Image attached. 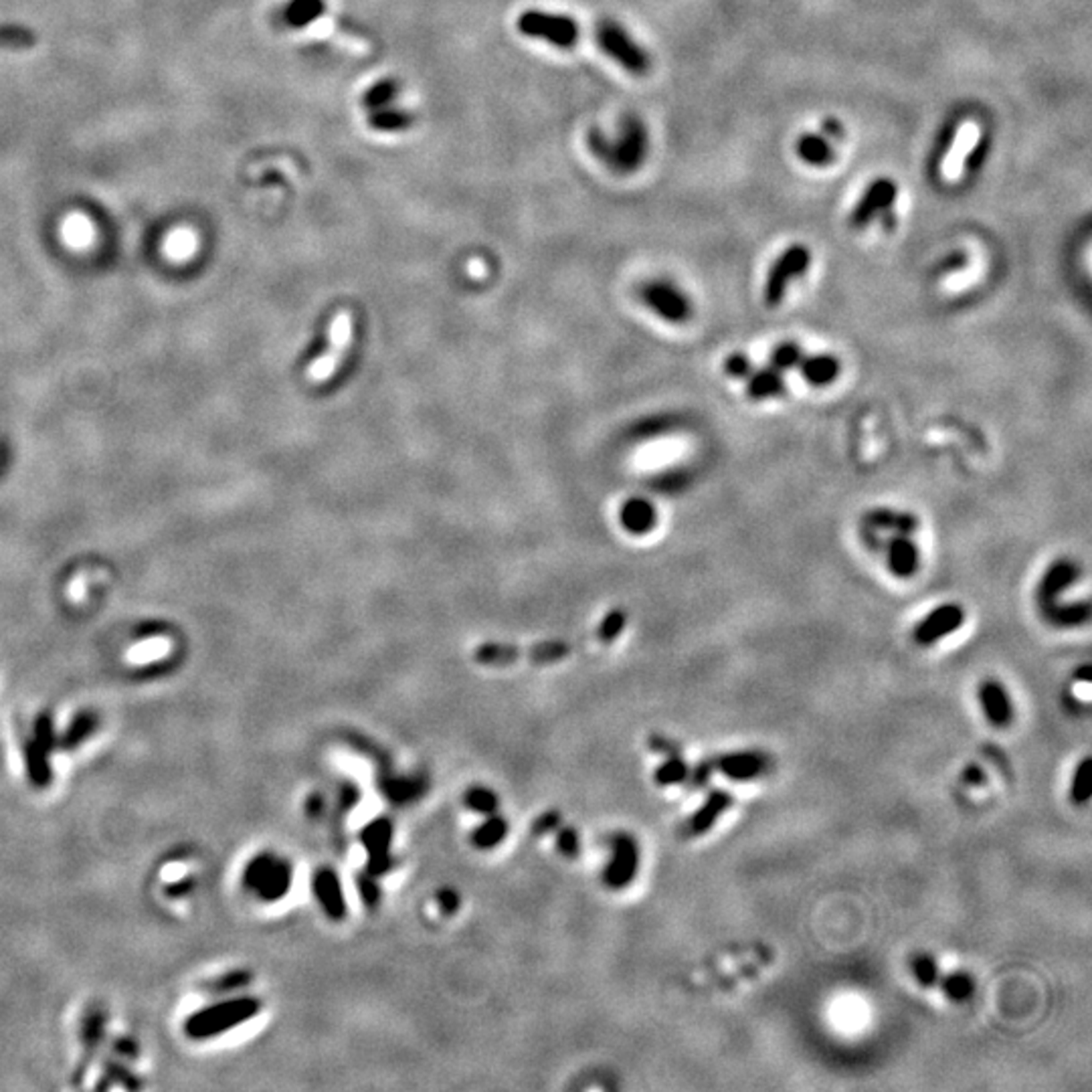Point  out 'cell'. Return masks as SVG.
<instances>
[{
  "label": "cell",
  "instance_id": "cell-24",
  "mask_svg": "<svg viewBox=\"0 0 1092 1092\" xmlns=\"http://www.w3.org/2000/svg\"><path fill=\"white\" fill-rule=\"evenodd\" d=\"M326 0H290L283 9V22L290 29H306L324 17Z\"/></svg>",
  "mask_w": 1092,
  "mask_h": 1092
},
{
  "label": "cell",
  "instance_id": "cell-42",
  "mask_svg": "<svg viewBox=\"0 0 1092 1092\" xmlns=\"http://www.w3.org/2000/svg\"><path fill=\"white\" fill-rule=\"evenodd\" d=\"M860 537L864 540V545L868 546L870 551H874V553H883L884 551L886 540H883V537H880V530L860 524Z\"/></svg>",
  "mask_w": 1092,
  "mask_h": 1092
},
{
  "label": "cell",
  "instance_id": "cell-13",
  "mask_svg": "<svg viewBox=\"0 0 1092 1092\" xmlns=\"http://www.w3.org/2000/svg\"><path fill=\"white\" fill-rule=\"evenodd\" d=\"M1080 577V567L1071 559L1054 561L1048 569L1044 571L1040 583L1036 587V601L1040 612L1046 607L1058 603L1060 595L1068 587H1072Z\"/></svg>",
  "mask_w": 1092,
  "mask_h": 1092
},
{
  "label": "cell",
  "instance_id": "cell-27",
  "mask_svg": "<svg viewBox=\"0 0 1092 1092\" xmlns=\"http://www.w3.org/2000/svg\"><path fill=\"white\" fill-rule=\"evenodd\" d=\"M368 126L376 132H403L413 126V116L397 105L368 111Z\"/></svg>",
  "mask_w": 1092,
  "mask_h": 1092
},
{
  "label": "cell",
  "instance_id": "cell-32",
  "mask_svg": "<svg viewBox=\"0 0 1092 1092\" xmlns=\"http://www.w3.org/2000/svg\"><path fill=\"white\" fill-rule=\"evenodd\" d=\"M623 522L631 532H647L655 524V510L647 502L634 500L623 510Z\"/></svg>",
  "mask_w": 1092,
  "mask_h": 1092
},
{
  "label": "cell",
  "instance_id": "cell-6",
  "mask_svg": "<svg viewBox=\"0 0 1092 1092\" xmlns=\"http://www.w3.org/2000/svg\"><path fill=\"white\" fill-rule=\"evenodd\" d=\"M291 868L288 862L274 856H259L250 864L245 872V886L259 896L261 900L274 902L290 891Z\"/></svg>",
  "mask_w": 1092,
  "mask_h": 1092
},
{
  "label": "cell",
  "instance_id": "cell-15",
  "mask_svg": "<svg viewBox=\"0 0 1092 1092\" xmlns=\"http://www.w3.org/2000/svg\"><path fill=\"white\" fill-rule=\"evenodd\" d=\"M979 704L993 728H1006L1014 718V706L1007 696V690L999 680L981 682L977 692Z\"/></svg>",
  "mask_w": 1092,
  "mask_h": 1092
},
{
  "label": "cell",
  "instance_id": "cell-43",
  "mask_svg": "<svg viewBox=\"0 0 1092 1092\" xmlns=\"http://www.w3.org/2000/svg\"><path fill=\"white\" fill-rule=\"evenodd\" d=\"M988 152H989V140L983 135V140H979V144L973 148V152H971V156H969L967 167H969L971 172H975L977 168L983 167L985 158H988Z\"/></svg>",
  "mask_w": 1092,
  "mask_h": 1092
},
{
  "label": "cell",
  "instance_id": "cell-11",
  "mask_svg": "<svg viewBox=\"0 0 1092 1092\" xmlns=\"http://www.w3.org/2000/svg\"><path fill=\"white\" fill-rule=\"evenodd\" d=\"M642 296L644 302L664 320L680 324L692 316L690 298L669 282H650L644 288Z\"/></svg>",
  "mask_w": 1092,
  "mask_h": 1092
},
{
  "label": "cell",
  "instance_id": "cell-30",
  "mask_svg": "<svg viewBox=\"0 0 1092 1092\" xmlns=\"http://www.w3.org/2000/svg\"><path fill=\"white\" fill-rule=\"evenodd\" d=\"M690 773L692 771L686 765V760L677 755H669V759L655 769L653 781L658 783L660 787H674L680 785V783H686L690 779Z\"/></svg>",
  "mask_w": 1092,
  "mask_h": 1092
},
{
  "label": "cell",
  "instance_id": "cell-35",
  "mask_svg": "<svg viewBox=\"0 0 1092 1092\" xmlns=\"http://www.w3.org/2000/svg\"><path fill=\"white\" fill-rule=\"evenodd\" d=\"M1090 759H1082L1080 765L1074 769L1072 783H1071V801L1074 805H1084L1090 800Z\"/></svg>",
  "mask_w": 1092,
  "mask_h": 1092
},
{
  "label": "cell",
  "instance_id": "cell-17",
  "mask_svg": "<svg viewBox=\"0 0 1092 1092\" xmlns=\"http://www.w3.org/2000/svg\"><path fill=\"white\" fill-rule=\"evenodd\" d=\"M862 524L870 526V529H876L880 532L888 530L894 534H908V537L921 529V521H918V516L913 514V512L886 508V506H876V508L866 510L862 514Z\"/></svg>",
  "mask_w": 1092,
  "mask_h": 1092
},
{
  "label": "cell",
  "instance_id": "cell-21",
  "mask_svg": "<svg viewBox=\"0 0 1092 1092\" xmlns=\"http://www.w3.org/2000/svg\"><path fill=\"white\" fill-rule=\"evenodd\" d=\"M797 368L801 371V376L808 385L830 387L842 373V363L833 354H813V357H803Z\"/></svg>",
  "mask_w": 1092,
  "mask_h": 1092
},
{
  "label": "cell",
  "instance_id": "cell-23",
  "mask_svg": "<svg viewBox=\"0 0 1092 1092\" xmlns=\"http://www.w3.org/2000/svg\"><path fill=\"white\" fill-rule=\"evenodd\" d=\"M787 390V382L777 368L767 366L760 371H752L747 376V395L752 401H767V398L781 397Z\"/></svg>",
  "mask_w": 1092,
  "mask_h": 1092
},
{
  "label": "cell",
  "instance_id": "cell-38",
  "mask_svg": "<svg viewBox=\"0 0 1092 1092\" xmlns=\"http://www.w3.org/2000/svg\"><path fill=\"white\" fill-rule=\"evenodd\" d=\"M725 373L728 376H733V379H747V376L752 373L751 358L743 352H733L725 360Z\"/></svg>",
  "mask_w": 1092,
  "mask_h": 1092
},
{
  "label": "cell",
  "instance_id": "cell-49",
  "mask_svg": "<svg viewBox=\"0 0 1092 1092\" xmlns=\"http://www.w3.org/2000/svg\"><path fill=\"white\" fill-rule=\"evenodd\" d=\"M437 900H439V905H441L443 910H446V913H454V910L459 907V899H457L454 892H449V891L441 892L439 899H437Z\"/></svg>",
  "mask_w": 1092,
  "mask_h": 1092
},
{
  "label": "cell",
  "instance_id": "cell-7",
  "mask_svg": "<svg viewBox=\"0 0 1092 1092\" xmlns=\"http://www.w3.org/2000/svg\"><path fill=\"white\" fill-rule=\"evenodd\" d=\"M352 314L346 310L338 314L334 322L330 324V342L326 352L320 354V357L308 366V379L312 382H324L338 371V366H341L344 354L352 342Z\"/></svg>",
  "mask_w": 1092,
  "mask_h": 1092
},
{
  "label": "cell",
  "instance_id": "cell-20",
  "mask_svg": "<svg viewBox=\"0 0 1092 1092\" xmlns=\"http://www.w3.org/2000/svg\"><path fill=\"white\" fill-rule=\"evenodd\" d=\"M733 801H735L733 795H730L728 791H712V793L706 797V801L694 811V816L690 817V824H688L690 833L702 835L706 832H710L714 824H717L718 819L730 809Z\"/></svg>",
  "mask_w": 1092,
  "mask_h": 1092
},
{
  "label": "cell",
  "instance_id": "cell-28",
  "mask_svg": "<svg viewBox=\"0 0 1092 1092\" xmlns=\"http://www.w3.org/2000/svg\"><path fill=\"white\" fill-rule=\"evenodd\" d=\"M508 833V822L502 816H494V813H489L488 819L484 824H481L478 830H473L472 833V842L473 846L480 850H489L496 848L498 843L506 838Z\"/></svg>",
  "mask_w": 1092,
  "mask_h": 1092
},
{
  "label": "cell",
  "instance_id": "cell-45",
  "mask_svg": "<svg viewBox=\"0 0 1092 1092\" xmlns=\"http://www.w3.org/2000/svg\"><path fill=\"white\" fill-rule=\"evenodd\" d=\"M87 583H89L87 572H81L79 577H75L73 581L70 583V599H73V601L84 599V595L87 591Z\"/></svg>",
  "mask_w": 1092,
  "mask_h": 1092
},
{
  "label": "cell",
  "instance_id": "cell-22",
  "mask_svg": "<svg viewBox=\"0 0 1092 1092\" xmlns=\"http://www.w3.org/2000/svg\"><path fill=\"white\" fill-rule=\"evenodd\" d=\"M795 154L809 167H827L835 160V150L824 134L805 132L795 142Z\"/></svg>",
  "mask_w": 1092,
  "mask_h": 1092
},
{
  "label": "cell",
  "instance_id": "cell-40",
  "mask_svg": "<svg viewBox=\"0 0 1092 1092\" xmlns=\"http://www.w3.org/2000/svg\"><path fill=\"white\" fill-rule=\"evenodd\" d=\"M965 266H967V255L961 251H955L937 263L935 275H951L955 274V271L965 269Z\"/></svg>",
  "mask_w": 1092,
  "mask_h": 1092
},
{
  "label": "cell",
  "instance_id": "cell-31",
  "mask_svg": "<svg viewBox=\"0 0 1092 1092\" xmlns=\"http://www.w3.org/2000/svg\"><path fill=\"white\" fill-rule=\"evenodd\" d=\"M940 988H943V993L948 999L963 1004V1001L973 998L975 981L967 971H953L945 979H940Z\"/></svg>",
  "mask_w": 1092,
  "mask_h": 1092
},
{
  "label": "cell",
  "instance_id": "cell-25",
  "mask_svg": "<svg viewBox=\"0 0 1092 1092\" xmlns=\"http://www.w3.org/2000/svg\"><path fill=\"white\" fill-rule=\"evenodd\" d=\"M1042 615L1052 625H1056V628H1076V625H1082L1088 621L1090 607L1087 601H1080V603H1066V605H1062L1058 601V603L1042 609Z\"/></svg>",
  "mask_w": 1092,
  "mask_h": 1092
},
{
  "label": "cell",
  "instance_id": "cell-37",
  "mask_svg": "<svg viewBox=\"0 0 1092 1092\" xmlns=\"http://www.w3.org/2000/svg\"><path fill=\"white\" fill-rule=\"evenodd\" d=\"M465 805L472 811L481 813V816H489V813L498 809V797H496L494 791L486 787H473L465 793Z\"/></svg>",
  "mask_w": 1092,
  "mask_h": 1092
},
{
  "label": "cell",
  "instance_id": "cell-19",
  "mask_svg": "<svg viewBox=\"0 0 1092 1092\" xmlns=\"http://www.w3.org/2000/svg\"><path fill=\"white\" fill-rule=\"evenodd\" d=\"M390 838H393V825L387 819H376L371 825L363 830V842L365 846L368 848V854H371V860H368V870L373 874H382L389 870V846H390Z\"/></svg>",
  "mask_w": 1092,
  "mask_h": 1092
},
{
  "label": "cell",
  "instance_id": "cell-36",
  "mask_svg": "<svg viewBox=\"0 0 1092 1092\" xmlns=\"http://www.w3.org/2000/svg\"><path fill=\"white\" fill-rule=\"evenodd\" d=\"M625 623H628V613H625L623 609H615V612L609 613L605 620L601 621L597 631H595V639H599L601 644L615 642L625 629Z\"/></svg>",
  "mask_w": 1092,
  "mask_h": 1092
},
{
  "label": "cell",
  "instance_id": "cell-34",
  "mask_svg": "<svg viewBox=\"0 0 1092 1092\" xmlns=\"http://www.w3.org/2000/svg\"><path fill=\"white\" fill-rule=\"evenodd\" d=\"M910 973L916 979V983L924 989L935 988L939 983V967L937 961L926 953H918L910 959Z\"/></svg>",
  "mask_w": 1092,
  "mask_h": 1092
},
{
  "label": "cell",
  "instance_id": "cell-9",
  "mask_svg": "<svg viewBox=\"0 0 1092 1092\" xmlns=\"http://www.w3.org/2000/svg\"><path fill=\"white\" fill-rule=\"evenodd\" d=\"M965 609L959 603H943L926 613L921 621L916 623L913 631V639L918 645H935L947 636H953L955 631L963 628L965 623Z\"/></svg>",
  "mask_w": 1092,
  "mask_h": 1092
},
{
  "label": "cell",
  "instance_id": "cell-39",
  "mask_svg": "<svg viewBox=\"0 0 1092 1092\" xmlns=\"http://www.w3.org/2000/svg\"><path fill=\"white\" fill-rule=\"evenodd\" d=\"M0 43L12 45V47H25V45L33 43V35L21 27H3L0 29Z\"/></svg>",
  "mask_w": 1092,
  "mask_h": 1092
},
{
  "label": "cell",
  "instance_id": "cell-10",
  "mask_svg": "<svg viewBox=\"0 0 1092 1092\" xmlns=\"http://www.w3.org/2000/svg\"><path fill=\"white\" fill-rule=\"evenodd\" d=\"M637 868L639 850L636 840L628 833L615 835L612 842V860H609L603 872V883L613 891H621V888L634 883Z\"/></svg>",
  "mask_w": 1092,
  "mask_h": 1092
},
{
  "label": "cell",
  "instance_id": "cell-2",
  "mask_svg": "<svg viewBox=\"0 0 1092 1092\" xmlns=\"http://www.w3.org/2000/svg\"><path fill=\"white\" fill-rule=\"evenodd\" d=\"M571 644L567 642H545L529 647L506 645V644H481L473 650V661L488 668H504L518 664V661H532V664H556L571 655Z\"/></svg>",
  "mask_w": 1092,
  "mask_h": 1092
},
{
  "label": "cell",
  "instance_id": "cell-4",
  "mask_svg": "<svg viewBox=\"0 0 1092 1092\" xmlns=\"http://www.w3.org/2000/svg\"><path fill=\"white\" fill-rule=\"evenodd\" d=\"M516 25L524 37L545 41L559 49H572L581 35V27L575 19L546 11H526L518 17Z\"/></svg>",
  "mask_w": 1092,
  "mask_h": 1092
},
{
  "label": "cell",
  "instance_id": "cell-18",
  "mask_svg": "<svg viewBox=\"0 0 1092 1092\" xmlns=\"http://www.w3.org/2000/svg\"><path fill=\"white\" fill-rule=\"evenodd\" d=\"M714 769L730 781H751L767 771V759L760 752H733V755L720 757L714 763Z\"/></svg>",
  "mask_w": 1092,
  "mask_h": 1092
},
{
  "label": "cell",
  "instance_id": "cell-12",
  "mask_svg": "<svg viewBox=\"0 0 1092 1092\" xmlns=\"http://www.w3.org/2000/svg\"><path fill=\"white\" fill-rule=\"evenodd\" d=\"M259 1001L251 998H239L235 1001L215 1004L202 1012V1036L223 1034L233 1026L247 1022L259 1012Z\"/></svg>",
  "mask_w": 1092,
  "mask_h": 1092
},
{
  "label": "cell",
  "instance_id": "cell-5",
  "mask_svg": "<svg viewBox=\"0 0 1092 1092\" xmlns=\"http://www.w3.org/2000/svg\"><path fill=\"white\" fill-rule=\"evenodd\" d=\"M811 266V250L803 243H793L783 251L767 274L763 285V300L767 308H777L785 300L789 285L797 277L808 274Z\"/></svg>",
  "mask_w": 1092,
  "mask_h": 1092
},
{
  "label": "cell",
  "instance_id": "cell-41",
  "mask_svg": "<svg viewBox=\"0 0 1092 1092\" xmlns=\"http://www.w3.org/2000/svg\"><path fill=\"white\" fill-rule=\"evenodd\" d=\"M556 843H559V850L564 856H577L579 854V835L577 832L569 830V827H564V830L559 832L556 835Z\"/></svg>",
  "mask_w": 1092,
  "mask_h": 1092
},
{
  "label": "cell",
  "instance_id": "cell-1",
  "mask_svg": "<svg viewBox=\"0 0 1092 1092\" xmlns=\"http://www.w3.org/2000/svg\"><path fill=\"white\" fill-rule=\"evenodd\" d=\"M587 146L605 167L613 168L620 175H634L645 162L647 150H650V135H647V127L642 119L634 114H628L621 119L615 140L603 132L591 130L587 134Z\"/></svg>",
  "mask_w": 1092,
  "mask_h": 1092
},
{
  "label": "cell",
  "instance_id": "cell-26",
  "mask_svg": "<svg viewBox=\"0 0 1092 1092\" xmlns=\"http://www.w3.org/2000/svg\"><path fill=\"white\" fill-rule=\"evenodd\" d=\"M168 652H172V639L164 636L148 637L144 642L134 644L130 650L126 652V660L134 666H146L156 660H162Z\"/></svg>",
  "mask_w": 1092,
  "mask_h": 1092
},
{
  "label": "cell",
  "instance_id": "cell-14",
  "mask_svg": "<svg viewBox=\"0 0 1092 1092\" xmlns=\"http://www.w3.org/2000/svg\"><path fill=\"white\" fill-rule=\"evenodd\" d=\"M886 562L894 577L910 579L921 569V551L908 534H894L886 540Z\"/></svg>",
  "mask_w": 1092,
  "mask_h": 1092
},
{
  "label": "cell",
  "instance_id": "cell-8",
  "mask_svg": "<svg viewBox=\"0 0 1092 1092\" xmlns=\"http://www.w3.org/2000/svg\"><path fill=\"white\" fill-rule=\"evenodd\" d=\"M899 197V185L891 177H880L866 186L862 197L858 199L856 207L850 213V225L854 229H862L870 225L874 218L884 215L892 202Z\"/></svg>",
  "mask_w": 1092,
  "mask_h": 1092
},
{
  "label": "cell",
  "instance_id": "cell-46",
  "mask_svg": "<svg viewBox=\"0 0 1092 1092\" xmlns=\"http://www.w3.org/2000/svg\"><path fill=\"white\" fill-rule=\"evenodd\" d=\"M559 824H561V817L556 816V813H546V816L537 819V824H534V833L537 835L548 833L551 830H554V827H559Z\"/></svg>",
  "mask_w": 1092,
  "mask_h": 1092
},
{
  "label": "cell",
  "instance_id": "cell-16",
  "mask_svg": "<svg viewBox=\"0 0 1092 1092\" xmlns=\"http://www.w3.org/2000/svg\"><path fill=\"white\" fill-rule=\"evenodd\" d=\"M312 888H314L316 899H318L320 907L324 908V913L328 915V918H333V921H342V918L346 916V902H344V894H342V886H341V878H338V874L330 868H320L314 874Z\"/></svg>",
  "mask_w": 1092,
  "mask_h": 1092
},
{
  "label": "cell",
  "instance_id": "cell-3",
  "mask_svg": "<svg viewBox=\"0 0 1092 1092\" xmlns=\"http://www.w3.org/2000/svg\"><path fill=\"white\" fill-rule=\"evenodd\" d=\"M597 43L607 57L621 65L631 75H645L652 70V59L642 45H637L625 29L615 21H603L597 27Z\"/></svg>",
  "mask_w": 1092,
  "mask_h": 1092
},
{
  "label": "cell",
  "instance_id": "cell-44",
  "mask_svg": "<svg viewBox=\"0 0 1092 1092\" xmlns=\"http://www.w3.org/2000/svg\"><path fill=\"white\" fill-rule=\"evenodd\" d=\"M358 891L360 896H363V900L366 905H374L376 900H379V888L373 883L371 878H360L358 880Z\"/></svg>",
  "mask_w": 1092,
  "mask_h": 1092
},
{
  "label": "cell",
  "instance_id": "cell-33",
  "mask_svg": "<svg viewBox=\"0 0 1092 1092\" xmlns=\"http://www.w3.org/2000/svg\"><path fill=\"white\" fill-rule=\"evenodd\" d=\"M803 349L797 342H781L773 349L771 352V366L777 368L779 373H787L793 371V368L800 366V363L803 360Z\"/></svg>",
  "mask_w": 1092,
  "mask_h": 1092
},
{
  "label": "cell",
  "instance_id": "cell-29",
  "mask_svg": "<svg viewBox=\"0 0 1092 1092\" xmlns=\"http://www.w3.org/2000/svg\"><path fill=\"white\" fill-rule=\"evenodd\" d=\"M398 92H401V87H398L395 79H381V81H376L374 86L366 89L360 103H363V108L366 111L387 108V105L395 103Z\"/></svg>",
  "mask_w": 1092,
  "mask_h": 1092
},
{
  "label": "cell",
  "instance_id": "cell-47",
  "mask_svg": "<svg viewBox=\"0 0 1092 1092\" xmlns=\"http://www.w3.org/2000/svg\"><path fill=\"white\" fill-rule=\"evenodd\" d=\"M963 779H965L969 785L979 787V785H983V783H985V773L981 771V767L969 765L967 769H965V773H963Z\"/></svg>",
  "mask_w": 1092,
  "mask_h": 1092
},
{
  "label": "cell",
  "instance_id": "cell-48",
  "mask_svg": "<svg viewBox=\"0 0 1092 1092\" xmlns=\"http://www.w3.org/2000/svg\"><path fill=\"white\" fill-rule=\"evenodd\" d=\"M824 132H825L824 134L825 138H838V140L843 138V126L835 118H827L825 119V122H824Z\"/></svg>",
  "mask_w": 1092,
  "mask_h": 1092
}]
</instances>
